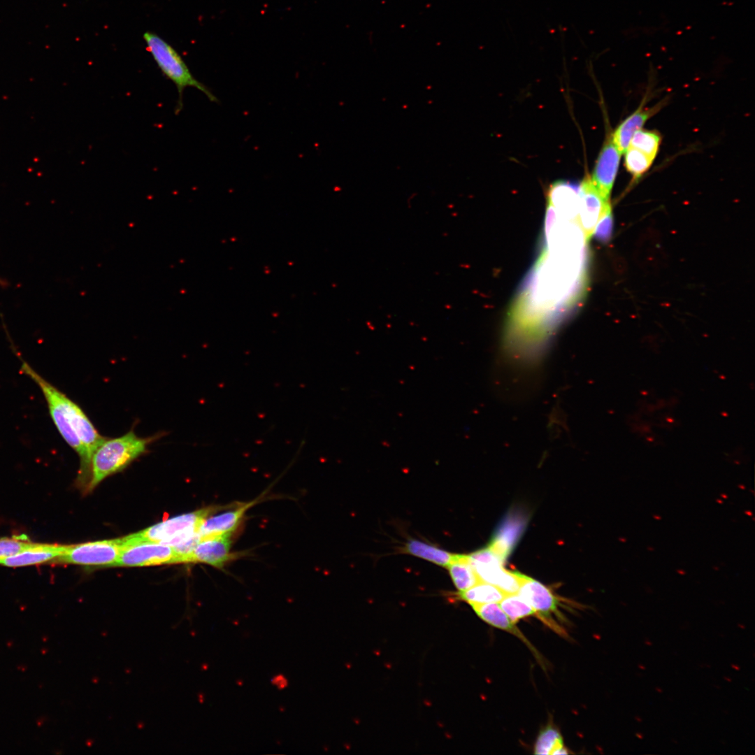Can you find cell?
I'll return each instance as SVG.
<instances>
[{
  "label": "cell",
  "mask_w": 755,
  "mask_h": 755,
  "mask_svg": "<svg viewBox=\"0 0 755 755\" xmlns=\"http://www.w3.org/2000/svg\"><path fill=\"white\" fill-rule=\"evenodd\" d=\"M545 245L509 312L510 336L537 344L546 338L584 297L587 240L576 222L545 229Z\"/></svg>",
  "instance_id": "1"
},
{
  "label": "cell",
  "mask_w": 755,
  "mask_h": 755,
  "mask_svg": "<svg viewBox=\"0 0 755 755\" xmlns=\"http://www.w3.org/2000/svg\"><path fill=\"white\" fill-rule=\"evenodd\" d=\"M20 371L34 382L41 391L56 429L64 441L79 456L78 482H85L89 480L92 456L106 437L99 433L76 403L22 359Z\"/></svg>",
  "instance_id": "2"
},
{
  "label": "cell",
  "mask_w": 755,
  "mask_h": 755,
  "mask_svg": "<svg viewBox=\"0 0 755 755\" xmlns=\"http://www.w3.org/2000/svg\"><path fill=\"white\" fill-rule=\"evenodd\" d=\"M159 436L142 438L131 430L117 438H106L92 456L88 490L95 488L108 476L124 470L147 452L150 444Z\"/></svg>",
  "instance_id": "3"
},
{
  "label": "cell",
  "mask_w": 755,
  "mask_h": 755,
  "mask_svg": "<svg viewBox=\"0 0 755 755\" xmlns=\"http://www.w3.org/2000/svg\"><path fill=\"white\" fill-rule=\"evenodd\" d=\"M236 502L226 505H213L182 514L150 526L136 533L122 538L123 544L141 541H152L180 546L200 540L199 531L204 520L210 515L234 505Z\"/></svg>",
  "instance_id": "4"
},
{
  "label": "cell",
  "mask_w": 755,
  "mask_h": 755,
  "mask_svg": "<svg viewBox=\"0 0 755 755\" xmlns=\"http://www.w3.org/2000/svg\"><path fill=\"white\" fill-rule=\"evenodd\" d=\"M143 39L147 50L151 54L157 66L166 78L176 87L178 101L175 113H178L182 108V94L188 87H195L202 92L212 102H218L217 98L204 85L196 79L179 53L159 36L152 31L143 34Z\"/></svg>",
  "instance_id": "5"
},
{
  "label": "cell",
  "mask_w": 755,
  "mask_h": 755,
  "mask_svg": "<svg viewBox=\"0 0 755 755\" xmlns=\"http://www.w3.org/2000/svg\"><path fill=\"white\" fill-rule=\"evenodd\" d=\"M122 548V538L69 545L64 554L53 562L60 564L114 566Z\"/></svg>",
  "instance_id": "6"
},
{
  "label": "cell",
  "mask_w": 755,
  "mask_h": 755,
  "mask_svg": "<svg viewBox=\"0 0 755 755\" xmlns=\"http://www.w3.org/2000/svg\"><path fill=\"white\" fill-rule=\"evenodd\" d=\"M468 556L480 582L493 584L506 594L518 592L522 574L505 570L502 559L488 546L468 554Z\"/></svg>",
  "instance_id": "7"
},
{
  "label": "cell",
  "mask_w": 755,
  "mask_h": 755,
  "mask_svg": "<svg viewBox=\"0 0 755 755\" xmlns=\"http://www.w3.org/2000/svg\"><path fill=\"white\" fill-rule=\"evenodd\" d=\"M180 563L181 559L171 545L152 541H141L122 545L114 566H148Z\"/></svg>",
  "instance_id": "8"
},
{
  "label": "cell",
  "mask_w": 755,
  "mask_h": 755,
  "mask_svg": "<svg viewBox=\"0 0 755 755\" xmlns=\"http://www.w3.org/2000/svg\"><path fill=\"white\" fill-rule=\"evenodd\" d=\"M517 593L534 609L539 619L559 635H566L564 630L552 617V614L558 613V600L548 588L522 574Z\"/></svg>",
  "instance_id": "9"
},
{
  "label": "cell",
  "mask_w": 755,
  "mask_h": 755,
  "mask_svg": "<svg viewBox=\"0 0 755 755\" xmlns=\"http://www.w3.org/2000/svg\"><path fill=\"white\" fill-rule=\"evenodd\" d=\"M264 495L265 493L250 501L236 502L232 507L208 517L199 528L200 540L222 535H233L240 525L245 512L250 508L263 501Z\"/></svg>",
  "instance_id": "10"
},
{
  "label": "cell",
  "mask_w": 755,
  "mask_h": 755,
  "mask_svg": "<svg viewBox=\"0 0 755 755\" xmlns=\"http://www.w3.org/2000/svg\"><path fill=\"white\" fill-rule=\"evenodd\" d=\"M580 186V203L578 221L587 240L594 233L596 226L607 209L610 208L609 200L605 199L587 175Z\"/></svg>",
  "instance_id": "11"
},
{
  "label": "cell",
  "mask_w": 755,
  "mask_h": 755,
  "mask_svg": "<svg viewBox=\"0 0 755 755\" xmlns=\"http://www.w3.org/2000/svg\"><path fill=\"white\" fill-rule=\"evenodd\" d=\"M232 535H222L201 539L191 554L190 563H202L223 569L229 562L242 556L241 553L231 551Z\"/></svg>",
  "instance_id": "12"
},
{
  "label": "cell",
  "mask_w": 755,
  "mask_h": 755,
  "mask_svg": "<svg viewBox=\"0 0 755 755\" xmlns=\"http://www.w3.org/2000/svg\"><path fill=\"white\" fill-rule=\"evenodd\" d=\"M621 153L614 144L612 135L606 139L596 161L591 180L606 200L610 196L618 171Z\"/></svg>",
  "instance_id": "13"
},
{
  "label": "cell",
  "mask_w": 755,
  "mask_h": 755,
  "mask_svg": "<svg viewBox=\"0 0 755 755\" xmlns=\"http://www.w3.org/2000/svg\"><path fill=\"white\" fill-rule=\"evenodd\" d=\"M525 516L513 512L505 517L488 547L504 562L518 542L526 524Z\"/></svg>",
  "instance_id": "14"
},
{
  "label": "cell",
  "mask_w": 755,
  "mask_h": 755,
  "mask_svg": "<svg viewBox=\"0 0 755 755\" xmlns=\"http://www.w3.org/2000/svg\"><path fill=\"white\" fill-rule=\"evenodd\" d=\"M580 186L567 182L554 183L548 192V202L561 217L578 220Z\"/></svg>",
  "instance_id": "15"
},
{
  "label": "cell",
  "mask_w": 755,
  "mask_h": 755,
  "mask_svg": "<svg viewBox=\"0 0 755 755\" xmlns=\"http://www.w3.org/2000/svg\"><path fill=\"white\" fill-rule=\"evenodd\" d=\"M69 545L36 542L35 545L13 556L0 560V565L16 568L39 565L54 561L64 554Z\"/></svg>",
  "instance_id": "16"
},
{
  "label": "cell",
  "mask_w": 755,
  "mask_h": 755,
  "mask_svg": "<svg viewBox=\"0 0 755 755\" xmlns=\"http://www.w3.org/2000/svg\"><path fill=\"white\" fill-rule=\"evenodd\" d=\"M476 614L484 621L494 627L510 633L521 640L531 649L535 656L541 661L540 654L526 637L515 626V623L503 611L498 603L470 605Z\"/></svg>",
  "instance_id": "17"
},
{
  "label": "cell",
  "mask_w": 755,
  "mask_h": 755,
  "mask_svg": "<svg viewBox=\"0 0 755 755\" xmlns=\"http://www.w3.org/2000/svg\"><path fill=\"white\" fill-rule=\"evenodd\" d=\"M664 105L665 101H662L651 108L641 106L618 126L612 134V138L621 154L629 146L633 134L642 129L645 122L658 113Z\"/></svg>",
  "instance_id": "18"
},
{
  "label": "cell",
  "mask_w": 755,
  "mask_h": 755,
  "mask_svg": "<svg viewBox=\"0 0 755 755\" xmlns=\"http://www.w3.org/2000/svg\"><path fill=\"white\" fill-rule=\"evenodd\" d=\"M455 587L459 591H465L480 581L468 555L454 554L453 559L446 567Z\"/></svg>",
  "instance_id": "19"
},
{
  "label": "cell",
  "mask_w": 755,
  "mask_h": 755,
  "mask_svg": "<svg viewBox=\"0 0 755 755\" xmlns=\"http://www.w3.org/2000/svg\"><path fill=\"white\" fill-rule=\"evenodd\" d=\"M403 552L443 567H447L454 556L435 545L416 539L408 540Z\"/></svg>",
  "instance_id": "20"
},
{
  "label": "cell",
  "mask_w": 755,
  "mask_h": 755,
  "mask_svg": "<svg viewBox=\"0 0 755 755\" xmlns=\"http://www.w3.org/2000/svg\"><path fill=\"white\" fill-rule=\"evenodd\" d=\"M507 594L489 583L479 582L470 588L459 591L458 598L470 605L499 603Z\"/></svg>",
  "instance_id": "21"
},
{
  "label": "cell",
  "mask_w": 755,
  "mask_h": 755,
  "mask_svg": "<svg viewBox=\"0 0 755 755\" xmlns=\"http://www.w3.org/2000/svg\"><path fill=\"white\" fill-rule=\"evenodd\" d=\"M499 605L514 623L520 619L536 615L534 609L518 593L507 594L499 602Z\"/></svg>",
  "instance_id": "22"
},
{
  "label": "cell",
  "mask_w": 755,
  "mask_h": 755,
  "mask_svg": "<svg viewBox=\"0 0 755 755\" xmlns=\"http://www.w3.org/2000/svg\"><path fill=\"white\" fill-rule=\"evenodd\" d=\"M563 746H564L563 740L559 731L552 724H547L537 737L534 745V754L552 755L555 750Z\"/></svg>",
  "instance_id": "23"
},
{
  "label": "cell",
  "mask_w": 755,
  "mask_h": 755,
  "mask_svg": "<svg viewBox=\"0 0 755 755\" xmlns=\"http://www.w3.org/2000/svg\"><path fill=\"white\" fill-rule=\"evenodd\" d=\"M661 138L656 131L640 129L632 136L629 146L635 148L655 159L659 151Z\"/></svg>",
  "instance_id": "24"
},
{
  "label": "cell",
  "mask_w": 755,
  "mask_h": 755,
  "mask_svg": "<svg viewBox=\"0 0 755 755\" xmlns=\"http://www.w3.org/2000/svg\"><path fill=\"white\" fill-rule=\"evenodd\" d=\"M624 153L625 154L626 168L633 178H638L647 172L654 160L651 157L630 146Z\"/></svg>",
  "instance_id": "25"
},
{
  "label": "cell",
  "mask_w": 755,
  "mask_h": 755,
  "mask_svg": "<svg viewBox=\"0 0 755 755\" xmlns=\"http://www.w3.org/2000/svg\"><path fill=\"white\" fill-rule=\"evenodd\" d=\"M36 543L23 534L0 538V560L31 548Z\"/></svg>",
  "instance_id": "26"
},
{
  "label": "cell",
  "mask_w": 755,
  "mask_h": 755,
  "mask_svg": "<svg viewBox=\"0 0 755 755\" xmlns=\"http://www.w3.org/2000/svg\"><path fill=\"white\" fill-rule=\"evenodd\" d=\"M612 228V215L611 207L606 210L599 219L594 233L600 240H607Z\"/></svg>",
  "instance_id": "27"
},
{
  "label": "cell",
  "mask_w": 755,
  "mask_h": 755,
  "mask_svg": "<svg viewBox=\"0 0 755 755\" xmlns=\"http://www.w3.org/2000/svg\"><path fill=\"white\" fill-rule=\"evenodd\" d=\"M271 682V684L275 686L278 689H285L288 686L287 679L282 674L273 676Z\"/></svg>",
  "instance_id": "28"
},
{
  "label": "cell",
  "mask_w": 755,
  "mask_h": 755,
  "mask_svg": "<svg viewBox=\"0 0 755 755\" xmlns=\"http://www.w3.org/2000/svg\"><path fill=\"white\" fill-rule=\"evenodd\" d=\"M635 736L640 740L643 739V737H644V735L640 732H636L635 733Z\"/></svg>",
  "instance_id": "29"
},
{
  "label": "cell",
  "mask_w": 755,
  "mask_h": 755,
  "mask_svg": "<svg viewBox=\"0 0 755 755\" xmlns=\"http://www.w3.org/2000/svg\"><path fill=\"white\" fill-rule=\"evenodd\" d=\"M634 719H635V721H636L637 722H638V723H641V722H642V719L640 718V716L635 715V716L634 717Z\"/></svg>",
  "instance_id": "30"
},
{
  "label": "cell",
  "mask_w": 755,
  "mask_h": 755,
  "mask_svg": "<svg viewBox=\"0 0 755 755\" xmlns=\"http://www.w3.org/2000/svg\"><path fill=\"white\" fill-rule=\"evenodd\" d=\"M731 667L735 670H739L740 669V666L736 664H731Z\"/></svg>",
  "instance_id": "31"
},
{
  "label": "cell",
  "mask_w": 755,
  "mask_h": 755,
  "mask_svg": "<svg viewBox=\"0 0 755 755\" xmlns=\"http://www.w3.org/2000/svg\"><path fill=\"white\" fill-rule=\"evenodd\" d=\"M655 690L659 693H661L663 692V690L661 689V688L658 687V686L655 688Z\"/></svg>",
  "instance_id": "32"
},
{
  "label": "cell",
  "mask_w": 755,
  "mask_h": 755,
  "mask_svg": "<svg viewBox=\"0 0 755 755\" xmlns=\"http://www.w3.org/2000/svg\"><path fill=\"white\" fill-rule=\"evenodd\" d=\"M645 645H649V646H651V645H652V642H650V641H649V640H645Z\"/></svg>",
  "instance_id": "33"
},
{
  "label": "cell",
  "mask_w": 755,
  "mask_h": 755,
  "mask_svg": "<svg viewBox=\"0 0 755 755\" xmlns=\"http://www.w3.org/2000/svg\"><path fill=\"white\" fill-rule=\"evenodd\" d=\"M638 667L641 670H645V666L644 665H642V664H640V663L638 664Z\"/></svg>",
  "instance_id": "34"
},
{
  "label": "cell",
  "mask_w": 755,
  "mask_h": 755,
  "mask_svg": "<svg viewBox=\"0 0 755 755\" xmlns=\"http://www.w3.org/2000/svg\"><path fill=\"white\" fill-rule=\"evenodd\" d=\"M724 680H725L728 681V682H731V678H729V677H724Z\"/></svg>",
  "instance_id": "35"
},
{
  "label": "cell",
  "mask_w": 755,
  "mask_h": 755,
  "mask_svg": "<svg viewBox=\"0 0 755 755\" xmlns=\"http://www.w3.org/2000/svg\"><path fill=\"white\" fill-rule=\"evenodd\" d=\"M738 626H739V627H740V628H742V629H744V628H745V626L744 625H742V624H738Z\"/></svg>",
  "instance_id": "36"
}]
</instances>
